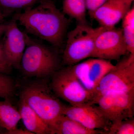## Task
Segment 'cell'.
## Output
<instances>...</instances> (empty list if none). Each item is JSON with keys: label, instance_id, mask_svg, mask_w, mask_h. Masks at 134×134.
<instances>
[{"label": "cell", "instance_id": "1", "mask_svg": "<svg viewBox=\"0 0 134 134\" xmlns=\"http://www.w3.org/2000/svg\"><path fill=\"white\" fill-rule=\"evenodd\" d=\"M58 9L53 0H45L36 7L13 15L25 33L46 41L58 50L63 45L70 19Z\"/></svg>", "mask_w": 134, "mask_h": 134}, {"label": "cell", "instance_id": "23", "mask_svg": "<svg viewBox=\"0 0 134 134\" xmlns=\"http://www.w3.org/2000/svg\"><path fill=\"white\" fill-rule=\"evenodd\" d=\"M5 134H34L26 129L24 130L17 128L13 130L6 131Z\"/></svg>", "mask_w": 134, "mask_h": 134}, {"label": "cell", "instance_id": "7", "mask_svg": "<svg viewBox=\"0 0 134 134\" xmlns=\"http://www.w3.org/2000/svg\"><path fill=\"white\" fill-rule=\"evenodd\" d=\"M95 104L111 123L119 122L133 116L134 91L107 92L96 98Z\"/></svg>", "mask_w": 134, "mask_h": 134}, {"label": "cell", "instance_id": "4", "mask_svg": "<svg viewBox=\"0 0 134 134\" xmlns=\"http://www.w3.org/2000/svg\"><path fill=\"white\" fill-rule=\"evenodd\" d=\"M103 27L93 28L88 24H77L68 32L61 65H75L85 59L91 58L96 37Z\"/></svg>", "mask_w": 134, "mask_h": 134}, {"label": "cell", "instance_id": "24", "mask_svg": "<svg viewBox=\"0 0 134 134\" xmlns=\"http://www.w3.org/2000/svg\"><path fill=\"white\" fill-rule=\"evenodd\" d=\"M8 24V22L0 23V38L5 34L6 30L7 29Z\"/></svg>", "mask_w": 134, "mask_h": 134}, {"label": "cell", "instance_id": "8", "mask_svg": "<svg viewBox=\"0 0 134 134\" xmlns=\"http://www.w3.org/2000/svg\"><path fill=\"white\" fill-rule=\"evenodd\" d=\"M127 52L122 29L115 27L110 29L103 27L96 37L91 58L119 60Z\"/></svg>", "mask_w": 134, "mask_h": 134}, {"label": "cell", "instance_id": "20", "mask_svg": "<svg viewBox=\"0 0 134 134\" xmlns=\"http://www.w3.org/2000/svg\"><path fill=\"white\" fill-rule=\"evenodd\" d=\"M133 117L117 122L111 123L106 134H134Z\"/></svg>", "mask_w": 134, "mask_h": 134}, {"label": "cell", "instance_id": "15", "mask_svg": "<svg viewBox=\"0 0 134 134\" xmlns=\"http://www.w3.org/2000/svg\"><path fill=\"white\" fill-rule=\"evenodd\" d=\"M21 120L19 110L12 105L11 101H0V126L7 131L15 129Z\"/></svg>", "mask_w": 134, "mask_h": 134}, {"label": "cell", "instance_id": "22", "mask_svg": "<svg viewBox=\"0 0 134 134\" xmlns=\"http://www.w3.org/2000/svg\"><path fill=\"white\" fill-rule=\"evenodd\" d=\"M107 0H85L87 10L90 16Z\"/></svg>", "mask_w": 134, "mask_h": 134}, {"label": "cell", "instance_id": "9", "mask_svg": "<svg viewBox=\"0 0 134 134\" xmlns=\"http://www.w3.org/2000/svg\"><path fill=\"white\" fill-rule=\"evenodd\" d=\"M69 66L82 84L95 96L100 81L115 66L110 60L94 58Z\"/></svg>", "mask_w": 134, "mask_h": 134}, {"label": "cell", "instance_id": "3", "mask_svg": "<svg viewBox=\"0 0 134 134\" xmlns=\"http://www.w3.org/2000/svg\"><path fill=\"white\" fill-rule=\"evenodd\" d=\"M20 97L53 131L55 122L63 115L66 105L53 93L47 79L35 78L26 82L21 88Z\"/></svg>", "mask_w": 134, "mask_h": 134}, {"label": "cell", "instance_id": "26", "mask_svg": "<svg viewBox=\"0 0 134 134\" xmlns=\"http://www.w3.org/2000/svg\"><path fill=\"white\" fill-rule=\"evenodd\" d=\"M5 18V17L3 16L0 13V23H3Z\"/></svg>", "mask_w": 134, "mask_h": 134}, {"label": "cell", "instance_id": "25", "mask_svg": "<svg viewBox=\"0 0 134 134\" xmlns=\"http://www.w3.org/2000/svg\"><path fill=\"white\" fill-rule=\"evenodd\" d=\"M7 130L0 126V134H5Z\"/></svg>", "mask_w": 134, "mask_h": 134}, {"label": "cell", "instance_id": "14", "mask_svg": "<svg viewBox=\"0 0 134 134\" xmlns=\"http://www.w3.org/2000/svg\"><path fill=\"white\" fill-rule=\"evenodd\" d=\"M53 130L54 134H105V132L89 129L77 121L64 115L57 120Z\"/></svg>", "mask_w": 134, "mask_h": 134}, {"label": "cell", "instance_id": "11", "mask_svg": "<svg viewBox=\"0 0 134 134\" xmlns=\"http://www.w3.org/2000/svg\"><path fill=\"white\" fill-rule=\"evenodd\" d=\"M93 105H66L63 114L77 121L89 129L104 130L106 134L111 122L105 117L97 107Z\"/></svg>", "mask_w": 134, "mask_h": 134}, {"label": "cell", "instance_id": "16", "mask_svg": "<svg viewBox=\"0 0 134 134\" xmlns=\"http://www.w3.org/2000/svg\"><path fill=\"white\" fill-rule=\"evenodd\" d=\"M63 12L77 24H88L86 20L87 8L85 0H62Z\"/></svg>", "mask_w": 134, "mask_h": 134}, {"label": "cell", "instance_id": "5", "mask_svg": "<svg viewBox=\"0 0 134 134\" xmlns=\"http://www.w3.org/2000/svg\"><path fill=\"white\" fill-rule=\"evenodd\" d=\"M52 78L50 87L58 98L71 105H93L94 93L84 86L69 66L58 70Z\"/></svg>", "mask_w": 134, "mask_h": 134}, {"label": "cell", "instance_id": "19", "mask_svg": "<svg viewBox=\"0 0 134 134\" xmlns=\"http://www.w3.org/2000/svg\"><path fill=\"white\" fill-rule=\"evenodd\" d=\"M15 82L8 75L0 73V97L12 100L16 91Z\"/></svg>", "mask_w": 134, "mask_h": 134}, {"label": "cell", "instance_id": "17", "mask_svg": "<svg viewBox=\"0 0 134 134\" xmlns=\"http://www.w3.org/2000/svg\"><path fill=\"white\" fill-rule=\"evenodd\" d=\"M45 0H0V13L5 18L34 7Z\"/></svg>", "mask_w": 134, "mask_h": 134}, {"label": "cell", "instance_id": "10", "mask_svg": "<svg viewBox=\"0 0 134 134\" xmlns=\"http://www.w3.org/2000/svg\"><path fill=\"white\" fill-rule=\"evenodd\" d=\"M3 41V50L7 60L13 68L19 70L26 48L25 32L19 29L17 21L14 16L8 22Z\"/></svg>", "mask_w": 134, "mask_h": 134}, {"label": "cell", "instance_id": "2", "mask_svg": "<svg viewBox=\"0 0 134 134\" xmlns=\"http://www.w3.org/2000/svg\"><path fill=\"white\" fill-rule=\"evenodd\" d=\"M25 38L26 48L19 70L25 77L29 78L48 79L52 77L61 64L58 49L26 33Z\"/></svg>", "mask_w": 134, "mask_h": 134}, {"label": "cell", "instance_id": "13", "mask_svg": "<svg viewBox=\"0 0 134 134\" xmlns=\"http://www.w3.org/2000/svg\"><path fill=\"white\" fill-rule=\"evenodd\" d=\"M19 110L21 120L26 129L34 134H54L52 129L20 97Z\"/></svg>", "mask_w": 134, "mask_h": 134}, {"label": "cell", "instance_id": "21", "mask_svg": "<svg viewBox=\"0 0 134 134\" xmlns=\"http://www.w3.org/2000/svg\"><path fill=\"white\" fill-rule=\"evenodd\" d=\"M3 38L0 39V73L9 75L13 67L9 64L5 56L3 47Z\"/></svg>", "mask_w": 134, "mask_h": 134}, {"label": "cell", "instance_id": "18", "mask_svg": "<svg viewBox=\"0 0 134 134\" xmlns=\"http://www.w3.org/2000/svg\"><path fill=\"white\" fill-rule=\"evenodd\" d=\"M122 34L127 50L129 54H134V7L131 8L122 19Z\"/></svg>", "mask_w": 134, "mask_h": 134}, {"label": "cell", "instance_id": "6", "mask_svg": "<svg viewBox=\"0 0 134 134\" xmlns=\"http://www.w3.org/2000/svg\"><path fill=\"white\" fill-rule=\"evenodd\" d=\"M113 69L104 77L95 92L94 100L98 97L112 91H134V54L119 60Z\"/></svg>", "mask_w": 134, "mask_h": 134}, {"label": "cell", "instance_id": "12", "mask_svg": "<svg viewBox=\"0 0 134 134\" xmlns=\"http://www.w3.org/2000/svg\"><path fill=\"white\" fill-rule=\"evenodd\" d=\"M134 0H107L91 16L105 29L115 27L131 8Z\"/></svg>", "mask_w": 134, "mask_h": 134}]
</instances>
